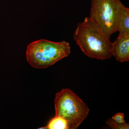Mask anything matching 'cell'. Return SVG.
<instances>
[{"mask_svg": "<svg viewBox=\"0 0 129 129\" xmlns=\"http://www.w3.org/2000/svg\"><path fill=\"white\" fill-rule=\"evenodd\" d=\"M73 38L83 53L88 57L104 60L113 56L112 43L89 17L78 24Z\"/></svg>", "mask_w": 129, "mask_h": 129, "instance_id": "obj_1", "label": "cell"}, {"mask_svg": "<svg viewBox=\"0 0 129 129\" xmlns=\"http://www.w3.org/2000/svg\"><path fill=\"white\" fill-rule=\"evenodd\" d=\"M70 53L71 47L69 42L64 41L55 42L43 39L29 44L26 56L31 67L43 69L67 57Z\"/></svg>", "mask_w": 129, "mask_h": 129, "instance_id": "obj_2", "label": "cell"}, {"mask_svg": "<svg viewBox=\"0 0 129 129\" xmlns=\"http://www.w3.org/2000/svg\"><path fill=\"white\" fill-rule=\"evenodd\" d=\"M55 116L66 119L69 129L78 128L87 117L89 109L70 89H63L55 95Z\"/></svg>", "mask_w": 129, "mask_h": 129, "instance_id": "obj_3", "label": "cell"}, {"mask_svg": "<svg viewBox=\"0 0 129 129\" xmlns=\"http://www.w3.org/2000/svg\"><path fill=\"white\" fill-rule=\"evenodd\" d=\"M124 7L120 0H92L89 18L110 39L118 31L119 16Z\"/></svg>", "mask_w": 129, "mask_h": 129, "instance_id": "obj_4", "label": "cell"}, {"mask_svg": "<svg viewBox=\"0 0 129 129\" xmlns=\"http://www.w3.org/2000/svg\"><path fill=\"white\" fill-rule=\"evenodd\" d=\"M112 55L120 62L129 61V34L119 33L112 45Z\"/></svg>", "mask_w": 129, "mask_h": 129, "instance_id": "obj_5", "label": "cell"}, {"mask_svg": "<svg viewBox=\"0 0 129 129\" xmlns=\"http://www.w3.org/2000/svg\"><path fill=\"white\" fill-rule=\"evenodd\" d=\"M119 33L129 34V9L125 6L120 13L118 24Z\"/></svg>", "mask_w": 129, "mask_h": 129, "instance_id": "obj_6", "label": "cell"}, {"mask_svg": "<svg viewBox=\"0 0 129 129\" xmlns=\"http://www.w3.org/2000/svg\"><path fill=\"white\" fill-rule=\"evenodd\" d=\"M44 129H69L68 124L66 119L59 116L53 118Z\"/></svg>", "mask_w": 129, "mask_h": 129, "instance_id": "obj_7", "label": "cell"}, {"mask_svg": "<svg viewBox=\"0 0 129 129\" xmlns=\"http://www.w3.org/2000/svg\"><path fill=\"white\" fill-rule=\"evenodd\" d=\"M106 123L112 129H128L129 124L128 123H118L113 120L112 119L109 118L106 121Z\"/></svg>", "mask_w": 129, "mask_h": 129, "instance_id": "obj_8", "label": "cell"}, {"mask_svg": "<svg viewBox=\"0 0 129 129\" xmlns=\"http://www.w3.org/2000/svg\"><path fill=\"white\" fill-rule=\"evenodd\" d=\"M112 118L118 123H124L126 122L124 120V114L123 113H118L113 115Z\"/></svg>", "mask_w": 129, "mask_h": 129, "instance_id": "obj_9", "label": "cell"}]
</instances>
